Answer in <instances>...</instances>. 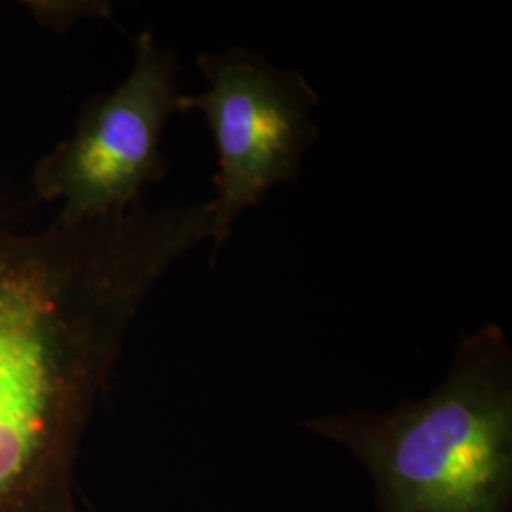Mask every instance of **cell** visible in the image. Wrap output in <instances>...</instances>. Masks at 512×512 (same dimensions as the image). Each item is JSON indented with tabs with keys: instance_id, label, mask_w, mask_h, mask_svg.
<instances>
[{
	"instance_id": "6da1fadb",
	"label": "cell",
	"mask_w": 512,
	"mask_h": 512,
	"mask_svg": "<svg viewBox=\"0 0 512 512\" xmlns=\"http://www.w3.org/2000/svg\"><path fill=\"white\" fill-rule=\"evenodd\" d=\"M302 425L365 467L382 512H512V349L494 323L425 399Z\"/></svg>"
},
{
	"instance_id": "7a4b0ae2",
	"label": "cell",
	"mask_w": 512,
	"mask_h": 512,
	"mask_svg": "<svg viewBox=\"0 0 512 512\" xmlns=\"http://www.w3.org/2000/svg\"><path fill=\"white\" fill-rule=\"evenodd\" d=\"M179 61L147 29L135 40V63L112 92L93 97L73 135L38 162L33 186L40 200L61 203L59 219L122 215L143 190L169 171L162 154L167 120L179 112Z\"/></svg>"
},
{
	"instance_id": "3957f363",
	"label": "cell",
	"mask_w": 512,
	"mask_h": 512,
	"mask_svg": "<svg viewBox=\"0 0 512 512\" xmlns=\"http://www.w3.org/2000/svg\"><path fill=\"white\" fill-rule=\"evenodd\" d=\"M209 88L181 95L179 112H202L217 148L215 243L232 234L234 222L260 205L277 184L293 183L319 129L311 110L319 95L293 69L272 65L262 54L230 48L196 59Z\"/></svg>"
}]
</instances>
